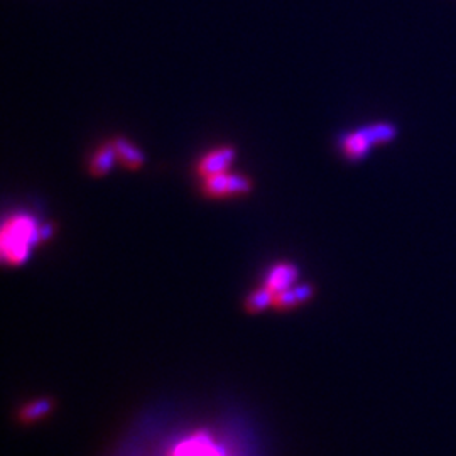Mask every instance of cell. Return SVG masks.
Returning <instances> with one entry per match:
<instances>
[{"instance_id":"1","label":"cell","mask_w":456,"mask_h":456,"mask_svg":"<svg viewBox=\"0 0 456 456\" xmlns=\"http://www.w3.org/2000/svg\"><path fill=\"white\" fill-rule=\"evenodd\" d=\"M297 269L293 264H274L264 279L261 289L247 299L248 310L257 313L269 306L288 310L305 303L311 296L308 286H296Z\"/></svg>"},{"instance_id":"2","label":"cell","mask_w":456,"mask_h":456,"mask_svg":"<svg viewBox=\"0 0 456 456\" xmlns=\"http://www.w3.org/2000/svg\"><path fill=\"white\" fill-rule=\"evenodd\" d=\"M53 235V228L28 212H14L4 220L0 250L7 265H20L29 259L36 245Z\"/></svg>"},{"instance_id":"3","label":"cell","mask_w":456,"mask_h":456,"mask_svg":"<svg viewBox=\"0 0 456 456\" xmlns=\"http://www.w3.org/2000/svg\"><path fill=\"white\" fill-rule=\"evenodd\" d=\"M401 129L391 120H375L345 131L338 135L337 144L343 159L348 163L365 161L375 147L389 146L397 141Z\"/></svg>"},{"instance_id":"4","label":"cell","mask_w":456,"mask_h":456,"mask_svg":"<svg viewBox=\"0 0 456 456\" xmlns=\"http://www.w3.org/2000/svg\"><path fill=\"white\" fill-rule=\"evenodd\" d=\"M163 456H233L227 443L207 429H195L171 441Z\"/></svg>"},{"instance_id":"5","label":"cell","mask_w":456,"mask_h":456,"mask_svg":"<svg viewBox=\"0 0 456 456\" xmlns=\"http://www.w3.org/2000/svg\"><path fill=\"white\" fill-rule=\"evenodd\" d=\"M252 190V181L244 175L237 173H220L210 178L201 180V191L203 195L208 198H233V196H244L250 193Z\"/></svg>"},{"instance_id":"6","label":"cell","mask_w":456,"mask_h":456,"mask_svg":"<svg viewBox=\"0 0 456 456\" xmlns=\"http://www.w3.org/2000/svg\"><path fill=\"white\" fill-rule=\"evenodd\" d=\"M235 159V149L232 146H218L205 152L196 163V175L205 180L215 175L225 173Z\"/></svg>"},{"instance_id":"7","label":"cell","mask_w":456,"mask_h":456,"mask_svg":"<svg viewBox=\"0 0 456 456\" xmlns=\"http://www.w3.org/2000/svg\"><path fill=\"white\" fill-rule=\"evenodd\" d=\"M117 152V161L129 171H137L146 163L144 152L126 137H115L112 141Z\"/></svg>"},{"instance_id":"8","label":"cell","mask_w":456,"mask_h":456,"mask_svg":"<svg viewBox=\"0 0 456 456\" xmlns=\"http://www.w3.org/2000/svg\"><path fill=\"white\" fill-rule=\"evenodd\" d=\"M115 163H118V161H117L114 144L110 141V142L98 147L97 151L94 152V156L88 163V171L92 176L100 178V176H105L107 173H110Z\"/></svg>"},{"instance_id":"9","label":"cell","mask_w":456,"mask_h":456,"mask_svg":"<svg viewBox=\"0 0 456 456\" xmlns=\"http://www.w3.org/2000/svg\"><path fill=\"white\" fill-rule=\"evenodd\" d=\"M46 412H49L48 401H36V403H31L29 406L22 409V418H24V421L31 423V421L43 418Z\"/></svg>"}]
</instances>
